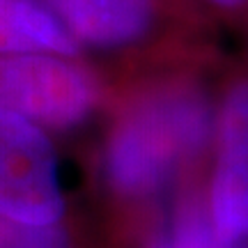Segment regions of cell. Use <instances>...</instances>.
Wrapping results in <instances>:
<instances>
[{
  "label": "cell",
  "instance_id": "8",
  "mask_svg": "<svg viewBox=\"0 0 248 248\" xmlns=\"http://www.w3.org/2000/svg\"><path fill=\"white\" fill-rule=\"evenodd\" d=\"M0 248H71V244L55 223L37 225L0 216Z\"/></svg>",
  "mask_w": 248,
  "mask_h": 248
},
{
  "label": "cell",
  "instance_id": "6",
  "mask_svg": "<svg viewBox=\"0 0 248 248\" xmlns=\"http://www.w3.org/2000/svg\"><path fill=\"white\" fill-rule=\"evenodd\" d=\"M28 53L74 58L78 42L44 0H0V55Z\"/></svg>",
  "mask_w": 248,
  "mask_h": 248
},
{
  "label": "cell",
  "instance_id": "2",
  "mask_svg": "<svg viewBox=\"0 0 248 248\" xmlns=\"http://www.w3.org/2000/svg\"><path fill=\"white\" fill-rule=\"evenodd\" d=\"M97 104V80L67 55H0V110L32 124L74 126Z\"/></svg>",
  "mask_w": 248,
  "mask_h": 248
},
{
  "label": "cell",
  "instance_id": "9",
  "mask_svg": "<svg viewBox=\"0 0 248 248\" xmlns=\"http://www.w3.org/2000/svg\"><path fill=\"white\" fill-rule=\"evenodd\" d=\"M202 5L223 14H244L248 12V0H200Z\"/></svg>",
  "mask_w": 248,
  "mask_h": 248
},
{
  "label": "cell",
  "instance_id": "3",
  "mask_svg": "<svg viewBox=\"0 0 248 248\" xmlns=\"http://www.w3.org/2000/svg\"><path fill=\"white\" fill-rule=\"evenodd\" d=\"M64 212L58 161L44 131L0 110V216L53 225Z\"/></svg>",
  "mask_w": 248,
  "mask_h": 248
},
{
  "label": "cell",
  "instance_id": "1",
  "mask_svg": "<svg viewBox=\"0 0 248 248\" xmlns=\"http://www.w3.org/2000/svg\"><path fill=\"white\" fill-rule=\"evenodd\" d=\"M214 131L209 101L191 83L142 92L108 136L106 177L124 198H150L195 161Z\"/></svg>",
  "mask_w": 248,
  "mask_h": 248
},
{
  "label": "cell",
  "instance_id": "4",
  "mask_svg": "<svg viewBox=\"0 0 248 248\" xmlns=\"http://www.w3.org/2000/svg\"><path fill=\"white\" fill-rule=\"evenodd\" d=\"M214 168L207 214L228 244L248 241V76L228 85L214 115Z\"/></svg>",
  "mask_w": 248,
  "mask_h": 248
},
{
  "label": "cell",
  "instance_id": "5",
  "mask_svg": "<svg viewBox=\"0 0 248 248\" xmlns=\"http://www.w3.org/2000/svg\"><path fill=\"white\" fill-rule=\"evenodd\" d=\"M78 44L120 48L138 44L159 18L156 0H44Z\"/></svg>",
  "mask_w": 248,
  "mask_h": 248
},
{
  "label": "cell",
  "instance_id": "7",
  "mask_svg": "<svg viewBox=\"0 0 248 248\" xmlns=\"http://www.w3.org/2000/svg\"><path fill=\"white\" fill-rule=\"evenodd\" d=\"M145 248H248V241L228 244L212 228L204 202L186 200L168 225H163Z\"/></svg>",
  "mask_w": 248,
  "mask_h": 248
}]
</instances>
